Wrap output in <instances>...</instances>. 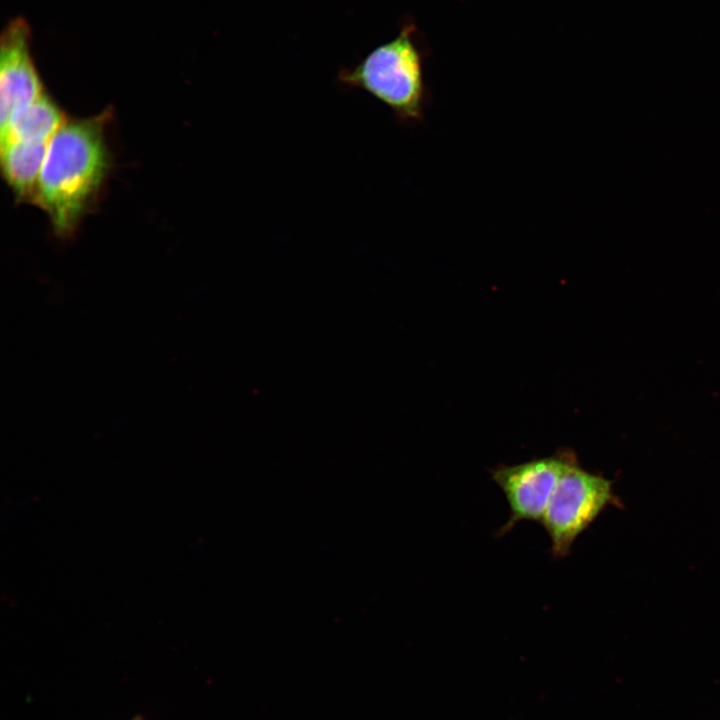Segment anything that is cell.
Masks as SVG:
<instances>
[{
	"instance_id": "ba28073f",
	"label": "cell",
	"mask_w": 720,
	"mask_h": 720,
	"mask_svg": "<svg viewBox=\"0 0 720 720\" xmlns=\"http://www.w3.org/2000/svg\"><path fill=\"white\" fill-rule=\"evenodd\" d=\"M131 720H143V718H142L141 716H135V717L132 718Z\"/></svg>"
},
{
	"instance_id": "277c9868",
	"label": "cell",
	"mask_w": 720,
	"mask_h": 720,
	"mask_svg": "<svg viewBox=\"0 0 720 720\" xmlns=\"http://www.w3.org/2000/svg\"><path fill=\"white\" fill-rule=\"evenodd\" d=\"M575 453L559 449L554 455L535 458L516 465H499L490 470L492 480L502 490L510 510L507 523L498 536L511 531L521 521L540 522L552 493Z\"/></svg>"
},
{
	"instance_id": "52a82bcc",
	"label": "cell",
	"mask_w": 720,
	"mask_h": 720,
	"mask_svg": "<svg viewBox=\"0 0 720 720\" xmlns=\"http://www.w3.org/2000/svg\"><path fill=\"white\" fill-rule=\"evenodd\" d=\"M59 106L45 93L17 111L1 130V143L22 141L49 143L66 122Z\"/></svg>"
},
{
	"instance_id": "8992f818",
	"label": "cell",
	"mask_w": 720,
	"mask_h": 720,
	"mask_svg": "<svg viewBox=\"0 0 720 720\" xmlns=\"http://www.w3.org/2000/svg\"><path fill=\"white\" fill-rule=\"evenodd\" d=\"M48 145L22 141L1 143L2 173L19 200L34 202Z\"/></svg>"
},
{
	"instance_id": "5b68a950",
	"label": "cell",
	"mask_w": 720,
	"mask_h": 720,
	"mask_svg": "<svg viewBox=\"0 0 720 720\" xmlns=\"http://www.w3.org/2000/svg\"><path fill=\"white\" fill-rule=\"evenodd\" d=\"M30 30L22 19L4 30L0 51V128L44 92L29 51Z\"/></svg>"
},
{
	"instance_id": "7a4b0ae2",
	"label": "cell",
	"mask_w": 720,
	"mask_h": 720,
	"mask_svg": "<svg viewBox=\"0 0 720 720\" xmlns=\"http://www.w3.org/2000/svg\"><path fill=\"white\" fill-rule=\"evenodd\" d=\"M406 25L393 39L371 50L357 64L339 71L345 86L360 89L387 106L406 126L422 123L430 96L424 80L423 57Z\"/></svg>"
},
{
	"instance_id": "6da1fadb",
	"label": "cell",
	"mask_w": 720,
	"mask_h": 720,
	"mask_svg": "<svg viewBox=\"0 0 720 720\" xmlns=\"http://www.w3.org/2000/svg\"><path fill=\"white\" fill-rule=\"evenodd\" d=\"M104 122V117L66 121L49 142L34 202L58 235L75 230L108 173Z\"/></svg>"
},
{
	"instance_id": "3957f363",
	"label": "cell",
	"mask_w": 720,
	"mask_h": 720,
	"mask_svg": "<svg viewBox=\"0 0 720 720\" xmlns=\"http://www.w3.org/2000/svg\"><path fill=\"white\" fill-rule=\"evenodd\" d=\"M612 482L581 467L575 455L561 475L541 521L554 558L570 554L576 539L614 503Z\"/></svg>"
}]
</instances>
